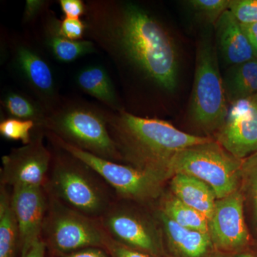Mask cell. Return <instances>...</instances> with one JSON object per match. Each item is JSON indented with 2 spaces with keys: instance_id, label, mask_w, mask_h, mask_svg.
Returning a JSON list of instances; mask_svg holds the SVG:
<instances>
[{
  "instance_id": "cell-29",
  "label": "cell",
  "mask_w": 257,
  "mask_h": 257,
  "mask_svg": "<svg viewBox=\"0 0 257 257\" xmlns=\"http://www.w3.org/2000/svg\"><path fill=\"white\" fill-rule=\"evenodd\" d=\"M105 249L111 257H156L155 255L128 247L114 241L109 236L105 244Z\"/></svg>"
},
{
  "instance_id": "cell-14",
  "label": "cell",
  "mask_w": 257,
  "mask_h": 257,
  "mask_svg": "<svg viewBox=\"0 0 257 257\" xmlns=\"http://www.w3.org/2000/svg\"><path fill=\"white\" fill-rule=\"evenodd\" d=\"M14 66L29 87L42 99L47 111L59 103L50 66L36 50L26 45L15 48Z\"/></svg>"
},
{
  "instance_id": "cell-3",
  "label": "cell",
  "mask_w": 257,
  "mask_h": 257,
  "mask_svg": "<svg viewBox=\"0 0 257 257\" xmlns=\"http://www.w3.org/2000/svg\"><path fill=\"white\" fill-rule=\"evenodd\" d=\"M52 161L45 188L74 210L99 219L117 199L112 188L82 161L51 143Z\"/></svg>"
},
{
  "instance_id": "cell-19",
  "label": "cell",
  "mask_w": 257,
  "mask_h": 257,
  "mask_svg": "<svg viewBox=\"0 0 257 257\" xmlns=\"http://www.w3.org/2000/svg\"><path fill=\"white\" fill-rule=\"evenodd\" d=\"M60 20L51 16L45 30V42L54 57L60 62L69 63L83 56L96 52L94 42L89 40H71L59 32Z\"/></svg>"
},
{
  "instance_id": "cell-9",
  "label": "cell",
  "mask_w": 257,
  "mask_h": 257,
  "mask_svg": "<svg viewBox=\"0 0 257 257\" xmlns=\"http://www.w3.org/2000/svg\"><path fill=\"white\" fill-rule=\"evenodd\" d=\"M116 199L99 218L103 228L114 241L128 247L157 256L162 249V229L158 220Z\"/></svg>"
},
{
  "instance_id": "cell-17",
  "label": "cell",
  "mask_w": 257,
  "mask_h": 257,
  "mask_svg": "<svg viewBox=\"0 0 257 257\" xmlns=\"http://www.w3.org/2000/svg\"><path fill=\"white\" fill-rule=\"evenodd\" d=\"M172 194L189 207L211 219L217 197L210 186L191 176L174 175L171 178Z\"/></svg>"
},
{
  "instance_id": "cell-7",
  "label": "cell",
  "mask_w": 257,
  "mask_h": 257,
  "mask_svg": "<svg viewBox=\"0 0 257 257\" xmlns=\"http://www.w3.org/2000/svg\"><path fill=\"white\" fill-rule=\"evenodd\" d=\"M47 195L48 204L41 234L47 253L58 255L89 247L105 248L109 235L99 219L74 210Z\"/></svg>"
},
{
  "instance_id": "cell-15",
  "label": "cell",
  "mask_w": 257,
  "mask_h": 257,
  "mask_svg": "<svg viewBox=\"0 0 257 257\" xmlns=\"http://www.w3.org/2000/svg\"><path fill=\"white\" fill-rule=\"evenodd\" d=\"M215 27L216 45L226 64L238 65L256 58L241 24L229 10L221 15Z\"/></svg>"
},
{
  "instance_id": "cell-24",
  "label": "cell",
  "mask_w": 257,
  "mask_h": 257,
  "mask_svg": "<svg viewBox=\"0 0 257 257\" xmlns=\"http://www.w3.org/2000/svg\"><path fill=\"white\" fill-rule=\"evenodd\" d=\"M239 190L249 204L257 229V152L243 160Z\"/></svg>"
},
{
  "instance_id": "cell-27",
  "label": "cell",
  "mask_w": 257,
  "mask_h": 257,
  "mask_svg": "<svg viewBox=\"0 0 257 257\" xmlns=\"http://www.w3.org/2000/svg\"><path fill=\"white\" fill-rule=\"evenodd\" d=\"M228 10L241 25L257 23V0H230Z\"/></svg>"
},
{
  "instance_id": "cell-33",
  "label": "cell",
  "mask_w": 257,
  "mask_h": 257,
  "mask_svg": "<svg viewBox=\"0 0 257 257\" xmlns=\"http://www.w3.org/2000/svg\"><path fill=\"white\" fill-rule=\"evenodd\" d=\"M241 27L243 33L249 40L257 58V23L248 24V25L241 24Z\"/></svg>"
},
{
  "instance_id": "cell-13",
  "label": "cell",
  "mask_w": 257,
  "mask_h": 257,
  "mask_svg": "<svg viewBox=\"0 0 257 257\" xmlns=\"http://www.w3.org/2000/svg\"><path fill=\"white\" fill-rule=\"evenodd\" d=\"M11 195L18 224L19 252L24 257L41 240L48 195L45 187H14Z\"/></svg>"
},
{
  "instance_id": "cell-12",
  "label": "cell",
  "mask_w": 257,
  "mask_h": 257,
  "mask_svg": "<svg viewBox=\"0 0 257 257\" xmlns=\"http://www.w3.org/2000/svg\"><path fill=\"white\" fill-rule=\"evenodd\" d=\"M216 142L239 160L257 152V108L253 96L231 104Z\"/></svg>"
},
{
  "instance_id": "cell-1",
  "label": "cell",
  "mask_w": 257,
  "mask_h": 257,
  "mask_svg": "<svg viewBox=\"0 0 257 257\" xmlns=\"http://www.w3.org/2000/svg\"><path fill=\"white\" fill-rule=\"evenodd\" d=\"M86 5L87 32L111 59L130 64L157 87L175 91L177 49L155 17L136 3L92 1Z\"/></svg>"
},
{
  "instance_id": "cell-23",
  "label": "cell",
  "mask_w": 257,
  "mask_h": 257,
  "mask_svg": "<svg viewBox=\"0 0 257 257\" xmlns=\"http://www.w3.org/2000/svg\"><path fill=\"white\" fill-rule=\"evenodd\" d=\"M3 106L10 117L31 120L42 128L47 109L40 101L33 100L21 93L9 92L3 100Z\"/></svg>"
},
{
  "instance_id": "cell-21",
  "label": "cell",
  "mask_w": 257,
  "mask_h": 257,
  "mask_svg": "<svg viewBox=\"0 0 257 257\" xmlns=\"http://www.w3.org/2000/svg\"><path fill=\"white\" fill-rule=\"evenodd\" d=\"M18 251V224L11 192L6 186L0 185V257H16Z\"/></svg>"
},
{
  "instance_id": "cell-20",
  "label": "cell",
  "mask_w": 257,
  "mask_h": 257,
  "mask_svg": "<svg viewBox=\"0 0 257 257\" xmlns=\"http://www.w3.org/2000/svg\"><path fill=\"white\" fill-rule=\"evenodd\" d=\"M224 85L226 99L231 104L257 94V58L232 66L226 72Z\"/></svg>"
},
{
  "instance_id": "cell-36",
  "label": "cell",
  "mask_w": 257,
  "mask_h": 257,
  "mask_svg": "<svg viewBox=\"0 0 257 257\" xmlns=\"http://www.w3.org/2000/svg\"><path fill=\"white\" fill-rule=\"evenodd\" d=\"M253 101H254L255 104H256V106L257 108V94H256V95L253 96Z\"/></svg>"
},
{
  "instance_id": "cell-28",
  "label": "cell",
  "mask_w": 257,
  "mask_h": 257,
  "mask_svg": "<svg viewBox=\"0 0 257 257\" xmlns=\"http://www.w3.org/2000/svg\"><path fill=\"white\" fill-rule=\"evenodd\" d=\"M87 26L80 19L65 18L59 23V32L62 36L71 40H82Z\"/></svg>"
},
{
  "instance_id": "cell-34",
  "label": "cell",
  "mask_w": 257,
  "mask_h": 257,
  "mask_svg": "<svg viewBox=\"0 0 257 257\" xmlns=\"http://www.w3.org/2000/svg\"><path fill=\"white\" fill-rule=\"evenodd\" d=\"M47 248L45 243L40 240L35 243L24 257H46Z\"/></svg>"
},
{
  "instance_id": "cell-16",
  "label": "cell",
  "mask_w": 257,
  "mask_h": 257,
  "mask_svg": "<svg viewBox=\"0 0 257 257\" xmlns=\"http://www.w3.org/2000/svg\"><path fill=\"white\" fill-rule=\"evenodd\" d=\"M162 234L171 249L180 257H204L213 243L209 233L186 229L160 211L155 213Z\"/></svg>"
},
{
  "instance_id": "cell-6",
  "label": "cell",
  "mask_w": 257,
  "mask_h": 257,
  "mask_svg": "<svg viewBox=\"0 0 257 257\" xmlns=\"http://www.w3.org/2000/svg\"><path fill=\"white\" fill-rule=\"evenodd\" d=\"M50 143L61 147L95 171L112 188L117 199L148 205L162 197L169 176L150 172L124 163L111 162L64 143L45 131Z\"/></svg>"
},
{
  "instance_id": "cell-2",
  "label": "cell",
  "mask_w": 257,
  "mask_h": 257,
  "mask_svg": "<svg viewBox=\"0 0 257 257\" xmlns=\"http://www.w3.org/2000/svg\"><path fill=\"white\" fill-rule=\"evenodd\" d=\"M108 127L123 162L172 178V160L178 152L211 141L184 133L167 121L121 110L107 112Z\"/></svg>"
},
{
  "instance_id": "cell-5",
  "label": "cell",
  "mask_w": 257,
  "mask_h": 257,
  "mask_svg": "<svg viewBox=\"0 0 257 257\" xmlns=\"http://www.w3.org/2000/svg\"><path fill=\"white\" fill-rule=\"evenodd\" d=\"M224 81L219 72L217 54L208 30L198 43L195 75L190 115L203 131H219L224 124L229 108Z\"/></svg>"
},
{
  "instance_id": "cell-11",
  "label": "cell",
  "mask_w": 257,
  "mask_h": 257,
  "mask_svg": "<svg viewBox=\"0 0 257 257\" xmlns=\"http://www.w3.org/2000/svg\"><path fill=\"white\" fill-rule=\"evenodd\" d=\"M243 204L244 199L240 190L216 200L214 212L209 221V234L216 248L225 251H234L249 242Z\"/></svg>"
},
{
  "instance_id": "cell-10",
  "label": "cell",
  "mask_w": 257,
  "mask_h": 257,
  "mask_svg": "<svg viewBox=\"0 0 257 257\" xmlns=\"http://www.w3.org/2000/svg\"><path fill=\"white\" fill-rule=\"evenodd\" d=\"M43 128L34 130L31 142L12 150L2 158L1 185L14 187H45L52 161V152L45 146Z\"/></svg>"
},
{
  "instance_id": "cell-4",
  "label": "cell",
  "mask_w": 257,
  "mask_h": 257,
  "mask_svg": "<svg viewBox=\"0 0 257 257\" xmlns=\"http://www.w3.org/2000/svg\"><path fill=\"white\" fill-rule=\"evenodd\" d=\"M42 128L94 156L123 163L109 131L107 112L87 103H58L47 111Z\"/></svg>"
},
{
  "instance_id": "cell-22",
  "label": "cell",
  "mask_w": 257,
  "mask_h": 257,
  "mask_svg": "<svg viewBox=\"0 0 257 257\" xmlns=\"http://www.w3.org/2000/svg\"><path fill=\"white\" fill-rule=\"evenodd\" d=\"M158 211L182 227L209 233V219L173 194L162 197Z\"/></svg>"
},
{
  "instance_id": "cell-8",
  "label": "cell",
  "mask_w": 257,
  "mask_h": 257,
  "mask_svg": "<svg viewBox=\"0 0 257 257\" xmlns=\"http://www.w3.org/2000/svg\"><path fill=\"white\" fill-rule=\"evenodd\" d=\"M242 162L212 140L178 152L171 162L170 171L172 175L180 174L200 179L220 199L239 190Z\"/></svg>"
},
{
  "instance_id": "cell-35",
  "label": "cell",
  "mask_w": 257,
  "mask_h": 257,
  "mask_svg": "<svg viewBox=\"0 0 257 257\" xmlns=\"http://www.w3.org/2000/svg\"><path fill=\"white\" fill-rule=\"evenodd\" d=\"M237 257H255L253 255L249 254V253H241Z\"/></svg>"
},
{
  "instance_id": "cell-31",
  "label": "cell",
  "mask_w": 257,
  "mask_h": 257,
  "mask_svg": "<svg viewBox=\"0 0 257 257\" xmlns=\"http://www.w3.org/2000/svg\"><path fill=\"white\" fill-rule=\"evenodd\" d=\"M48 257H111L105 248L100 247H89L63 253V254L52 255L47 253Z\"/></svg>"
},
{
  "instance_id": "cell-25",
  "label": "cell",
  "mask_w": 257,
  "mask_h": 257,
  "mask_svg": "<svg viewBox=\"0 0 257 257\" xmlns=\"http://www.w3.org/2000/svg\"><path fill=\"white\" fill-rule=\"evenodd\" d=\"M36 123L31 120L9 117L0 123V134L3 138L13 141H21L23 145L31 142Z\"/></svg>"
},
{
  "instance_id": "cell-26",
  "label": "cell",
  "mask_w": 257,
  "mask_h": 257,
  "mask_svg": "<svg viewBox=\"0 0 257 257\" xmlns=\"http://www.w3.org/2000/svg\"><path fill=\"white\" fill-rule=\"evenodd\" d=\"M187 3L204 21L215 25L221 15L229 9L230 0H190Z\"/></svg>"
},
{
  "instance_id": "cell-18",
  "label": "cell",
  "mask_w": 257,
  "mask_h": 257,
  "mask_svg": "<svg viewBox=\"0 0 257 257\" xmlns=\"http://www.w3.org/2000/svg\"><path fill=\"white\" fill-rule=\"evenodd\" d=\"M75 82L79 89L96 98L115 111L123 110L112 81L101 65H90L77 72Z\"/></svg>"
},
{
  "instance_id": "cell-32",
  "label": "cell",
  "mask_w": 257,
  "mask_h": 257,
  "mask_svg": "<svg viewBox=\"0 0 257 257\" xmlns=\"http://www.w3.org/2000/svg\"><path fill=\"white\" fill-rule=\"evenodd\" d=\"M47 2L42 0H27L24 12L23 20L25 23L32 21L46 8Z\"/></svg>"
},
{
  "instance_id": "cell-30",
  "label": "cell",
  "mask_w": 257,
  "mask_h": 257,
  "mask_svg": "<svg viewBox=\"0 0 257 257\" xmlns=\"http://www.w3.org/2000/svg\"><path fill=\"white\" fill-rule=\"evenodd\" d=\"M59 3L65 18L79 19L86 14L87 5L81 0H60Z\"/></svg>"
}]
</instances>
